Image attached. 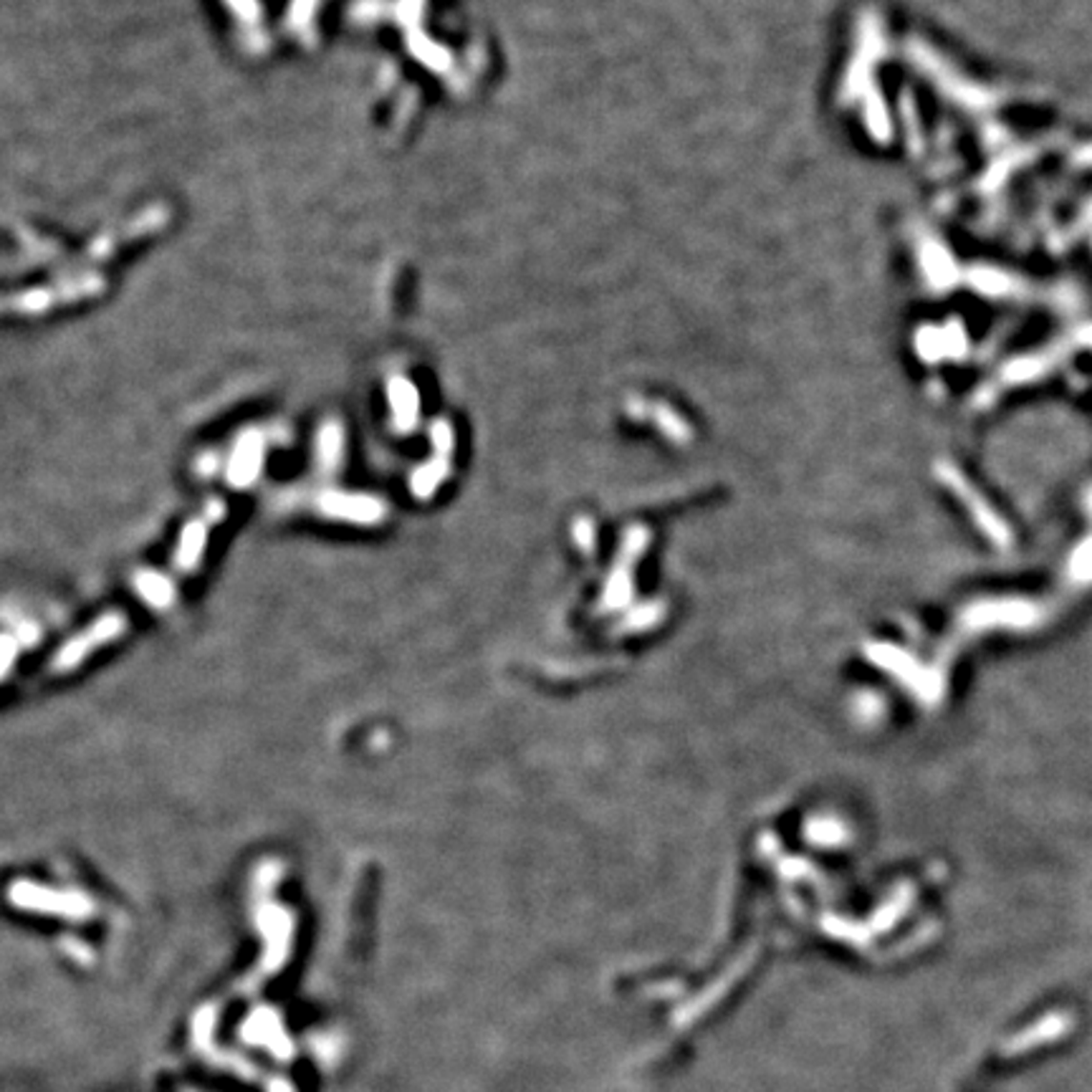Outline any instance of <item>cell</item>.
<instances>
[{"mask_svg": "<svg viewBox=\"0 0 1092 1092\" xmlns=\"http://www.w3.org/2000/svg\"><path fill=\"white\" fill-rule=\"evenodd\" d=\"M122 617L119 615H107L102 617L99 623L92 625V629L89 632H84V635H79L76 640H72V643L66 645L64 650L58 652L56 658V670H61V668H72L76 666V663H81V660L87 658L89 652L94 650V645H104L109 643L112 637H116L119 632H122Z\"/></svg>", "mask_w": 1092, "mask_h": 1092, "instance_id": "1", "label": "cell"}, {"mask_svg": "<svg viewBox=\"0 0 1092 1092\" xmlns=\"http://www.w3.org/2000/svg\"><path fill=\"white\" fill-rule=\"evenodd\" d=\"M210 524H213L210 519H200L193 521V524L185 528L180 549H177V557H175V565H177L180 572H190V569L197 565V559H200V554H203L205 549V539H208Z\"/></svg>", "mask_w": 1092, "mask_h": 1092, "instance_id": "2", "label": "cell"}, {"mask_svg": "<svg viewBox=\"0 0 1092 1092\" xmlns=\"http://www.w3.org/2000/svg\"><path fill=\"white\" fill-rule=\"evenodd\" d=\"M137 589L155 608H167V602L173 600V587H170V582L162 574L142 572L137 577Z\"/></svg>", "mask_w": 1092, "mask_h": 1092, "instance_id": "3", "label": "cell"}, {"mask_svg": "<svg viewBox=\"0 0 1092 1092\" xmlns=\"http://www.w3.org/2000/svg\"><path fill=\"white\" fill-rule=\"evenodd\" d=\"M15 652V645L10 643V640H0V673L6 670L8 663H10V658H13Z\"/></svg>", "mask_w": 1092, "mask_h": 1092, "instance_id": "4", "label": "cell"}]
</instances>
